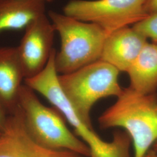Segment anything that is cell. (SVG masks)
Instances as JSON below:
<instances>
[{"mask_svg": "<svg viewBox=\"0 0 157 157\" xmlns=\"http://www.w3.org/2000/svg\"><path fill=\"white\" fill-rule=\"evenodd\" d=\"M127 73L129 87L142 94L156 93L157 89V44H146Z\"/></svg>", "mask_w": 157, "mask_h": 157, "instance_id": "obj_12", "label": "cell"}, {"mask_svg": "<svg viewBox=\"0 0 157 157\" xmlns=\"http://www.w3.org/2000/svg\"><path fill=\"white\" fill-rule=\"evenodd\" d=\"M55 32L52 23L45 13L36 18L25 29L17 48L25 79L36 76L45 67L54 49Z\"/></svg>", "mask_w": 157, "mask_h": 157, "instance_id": "obj_7", "label": "cell"}, {"mask_svg": "<svg viewBox=\"0 0 157 157\" xmlns=\"http://www.w3.org/2000/svg\"><path fill=\"white\" fill-rule=\"evenodd\" d=\"M119 72L109 63L98 60L73 72L58 75L64 94L79 118L91 129L93 128L90 112L95 102L122 94L124 89L119 83Z\"/></svg>", "mask_w": 157, "mask_h": 157, "instance_id": "obj_5", "label": "cell"}, {"mask_svg": "<svg viewBox=\"0 0 157 157\" xmlns=\"http://www.w3.org/2000/svg\"><path fill=\"white\" fill-rule=\"evenodd\" d=\"M8 113L0 104V132H2L6 128Z\"/></svg>", "mask_w": 157, "mask_h": 157, "instance_id": "obj_15", "label": "cell"}, {"mask_svg": "<svg viewBox=\"0 0 157 157\" xmlns=\"http://www.w3.org/2000/svg\"><path fill=\"white\" fill-rule=\"evenodd\" d=\"M47 2H51V1H52L53 0H45Z\"/></svg>", "mask_w": 157, "mask_h": 157, "instance_id": "obj_19", "label": "cell"}, {"mask_svg": "<svg viewBox=\"0 0 157 157\" xmlns=\"http://www.w3.org/2000/svg\"><path fill=\"white\" fill-rule=\"evenodd\" d=\"M36 144L26 131L18 105L8 115L6 128L0 134V157H31Z\"/></svg>", "mask_w": 157, "mask_h": 157, "instance_id": "obj_10", "label": "cell"}, {"mask_svg": "<svg viewBox=\"0 0 157 157\" xmlns=\"http://www.w3.org/2000/svg\"><path fill=\"white\" fill-rule=\"evenodd\" d=\"M1 132H0V134H1Z\"/></svg>", "mask_w": 157, "mask_h": 157, "instance_id": "obj_20", "label": "cell"}, {"mask_svg": "<svg viewBox=\"0 0 157 157\" xmlns=\"http://www.w3.org/2000/svg\"><path fill=\"white\" fill-rule=\"evenodd\" d=\"M101 128L126 130L134 148V157H145L157 141V94H142L129 87L98 118Z\"/></svg>", "mask_w": 157, "mask_h": 157, "instance_id": "obj_2", "label": "cell"}, {"mask_svg": "<svg viewBox=\"0 0 157 157\" xmlns=\"http://www.w3.org/2000/svg\"><path fill=\"white\" fill-rule=\"evenodd\" d=\"M31 157H84L75 152L65 150H52L36 143Z\"/></svg>", "mask_w": 157, "mask_h": 157, "instance_id": "obj_14", "label": "cell"}, {"mask_svg": "<svg viewBox=\"0 0 157 157\" xmlns=\"http://www.w3.org/2000/svg\"><path fill=\"white\" fill-rule=\"evenodd\" d=\"M147 43L146 37L133 28L118 29L107 35L100 60L119 72H127Z\"/></svg>", "mask_w": 157, "mask_h": 157, "instance_id": "obj_8", "label": "cell"}, {"mask_svg": "<svg viewBox=\"0 0 157 157\" xmlns=\"http://www.w3.org/2000/svg\"><path fill=\"white\" fill-rule=\"evenodd\" d=\"M145 11L149 15L157 11V0H146Z\"/></svg>", "mask_w": 157, "mask_h": 157, "instance_id": "obj_16", "label": "cell"}, {"mask_svg": "<svg viewBox=\"0 0 157 157\" xmlns=\"http://www.w3.org/2000/svg\"><path fill=\"white\" fill-rule=\"evenodd\" d=\"M45 0H0V33L25 29L45 13Z\"/></svg>", "mask_w": 157, "mask_h": 157, "instance_id": "obj_11", "label": "cell"}, {"mask_svg": "<svg viewBox=\"0 0 157 157\" xmlns=\"http://www.w3.org/2000/svg\"><path fill=\"white\" fill-rule=\"evenodd\" d=\"M56 54L54 49L45 67L36 76L25 79V84L43 95L61 113L75 129L76 135L89 146L90 157H130L131 140L126 133L116 132L113 141L106 142L79 118L59 84L55 65Z\"/></svg>", "mask_w": 157, "mask_h": 157, "instance_id": "obj_1", "label": "cell"}, {"mask_svg": "<svg viewBox=\"0 0 157 157\" xmlns=\"http://www.w3.org/2000/svg\"><path fill=\"white\" fill-rule=\"evenodd\" d=\"M152 148H153L152 150H154V151L157 152V141L153 144Z\"/></svg>", "mask_w": 157, "mask_h": 157, "instance_id": "obj_18", "label": "cell"}, {"mask_svg": "<svg viewBox=\"0 0 157 157\" xmlns=\"http://www.w3.org/2000/svg\"><path fill=\"white\" fill-rule=\"evenodd\" d=\"M25 79L17 47H0V104L8 115L18 106V95Z\"/></svg>", "mask_w": 157, "mask_h": 157, "instance_id": "obj_9", "label": "cell"}, {"mask_svg": "<svg viewBox=\"0 0 157 157\" xmlns=\"http://www.w3.org/2000/svg\"><path fill=\"white\" fill-rule=\"evenodd\" d=\"M132 28L147 39H150L154 43L157 44V11L135 23Z\"/></svg>", "mask_w": 157, "mask_h": 157, "instance_id": "obj_13", "label": "cell"}, {"mask_svg": "<svg viewBox=\"0 0 157 157\" xmlns=\"http://www.w3.org/2000/svg\"><path fill=\"white\" fill-rule=\"evenodd\" d=\"M48 17L59 34L61 47L55 56L59 75L73 72L100 60L107 32L93 23L86 22L50 11Z\"/></svg>", "mask_w": 157, "mask_h": 157, "instance_id": "obj_3", "label": "cell"}, {"mask_svg": "<svg viewBox=\"0 0 157 157\" xmlns=\"http://www.w3.org/2000/svg\"><path fill=\"white\" fill-rule=\"evenodd\" d=\"M145 157H157V152L154 150H149Z\"/></svg>", "mask_w": 157, "mask_h": 157, "instance_id": "obj_17", "label": "cell"}, {"mask_svg": "<svg viewBox=\"0 0 157 157\" xmlns=\"http://www.w3.org/2000/svg\"><path fill=\"white\" fill-rule=\"evenodd\" d=\"M146 0H71L63 14L97 25L107 34L140 21L148 15Z\"/></svg>", "mask_w": 157, "mask_h": 157, "instance_id": "obj_6", "label": "cell"}, {"mask_svg": "<svg viewBox=\"0 0 157 157\" xmlns=\"http://www.w3.org/2000/svg\"><path fill=\"white\" fill-rule=\"evenodd\" d=\"M27 132L37 144L52 150H65L90 157L89 147L67 128L64 117L56 108L44 105L26 84H23L18 95Z\"/></svg>", "mask_w": 157, "mask_h": 157, "instance_id": "obj_4", "label": "cell"}]
</instances>
